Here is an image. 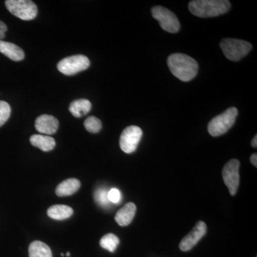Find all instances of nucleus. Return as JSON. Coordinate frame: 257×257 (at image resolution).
I'll return each mask as SVG.
<instances>
[{"mask_svg":"<svg viewBox=\"0 0 257 257\" xmlns=\"http://www.w3.org/2000/svg\"><path fill=\"white\" fill-rule=\"evenodd\" d=\"M0 53L15 62H19L25 58V52L20 47L3 40H0Z\"/></svg>","mask_w":257,"mask_h":257,"instance_id":"obj_13","label":"nucleus"},{"mask_svg":"<svg viewBox=\"0 0 257 257\" xmlns=\"http://www.w3.org/2000/svg\"><path fill=\"white\" fill-rule=\"evenodd\" d=\"M239 161L233 159L229 161L223 168V179L231 196H234L236 194L239 187Z\"/></svg>","mask_w":257,"mask_h":257,"instance_id":"obj_9","label":"nucleus"},{"mask_svg":"<svg viewBox=\"0 0 257 257\" xmlns=\"http://www.w3.org/2000/svg\"><path fill=\"white\" fill-rule=\"evenodd\" d=\"M108 199L111 204H119L121 202V195L119 189H111L108 192Z\"/></svg>","mask_w":257,"mask_h":257,"instance_id":"obj_23","label":"nucleus"},{"mask_svg":"<svg viewBox=\"0 0 257 257\" xmlns=\"http://www.w3.org/2000/svg\"><path fill=\"white\" fill-rule=\"evenodd\" d=\"M137 207L133 202L127 203L115 215V221L121 226H128L133 221Z\"/></svg>","mask_w":257,"mask_h":257,"instance_id":"obj_12","label":"nucleus"},{"mask_svg":"<svg viewBox=\"0 0 257 257\" xmlns=\"http://www.w3.org/2000/svg\"><path fill=\"white\" fill-rule=\"evenodd\" d=\"M61 256H64V253H61Z\"/></svg>","mask_w":257,"mask_h":257,"instance_id":"obj_28","label":"nucleus"},{"mask_svg":"<svg viewBox=\"0 0 257 257\" xmlns=\"http://www.w3.org/2000/svg\"><path fill=\"white\" fill-rule=\"evenodd\" d=\"M30 257H52L50 246L40 241H35L29 246Z\"/></svg>","mask_w":257,"mask_h":257,"instance_id":"obj_18","label":"nucleus"},{"mask_svg":"<svg viewBox=\"0 0 257 257\" xmlns=\"http://www.w3.org/2000/svg\"><path fill=\"white\" fill-rule=\"evenodd\" d=\"M225 57L231 61L241 60L252 49L249 42L237 39H224L220 43Z\"/></svg>","mask_w":257,"mask_h":257,"instance_id":"obj_4","label":"nucleus"},{"mask_svg":"<svg viewBox=\"0 0 257 257\" xmlns=\"http://www.w3.org/2000/svg\"><path fill=\"white\" fill-rule=\"evenodd\" d=\"M90 65V62L86 56L78 55L66 57L57 64V69L61 73L70 76L85 70Z\"/></svg>","mask_w":257,"mask_h":257,"instance_id":"obj_7","label":"nucleus"},{"mask_svg":"<svg viewBox=\"0 0 257 257\" xmlns=\"http://www.w3.org/2000/svg\"><path fill=\"white\" fill-rule=\"evenodd\" d=\"M231 3L227 0H194L189 4V10L199 18H214L227 13Z\"/></svg>","mask_w":257,"mask_h":257,"instance_id":"obj_2","label":"nucleus"},{"mask_svg":"<svg viewBox=\"0 0 257 257\" xmlns=\"http://www.w3.org/2000/svg\"><path fill=\"white\" fill-rule=\"evenodd\" d=\"M30 143L34 147L40 149L43 152H50L55 148V139L50 136L42 135H34L30 138Z\"/></svg>","mask_w":257,"mask_h":257,"instance_id":"obj_15","label":"nucleus"},{"mask_svg":"<svg viewBox=\"0 0 257 257\" xmlns=\"http://www.w3.org/2000/svg\"><path fill=\"white\" fill-rule=\"evenodd\" d=\"M250 161H251V164L255 167H257V155L256 154H253V155H251V157H250Z\"/></svg>","mask_w":257,"mask_h":257,"instance_id":"obj_25","label":"nucleus"},{"mask_svg":"<svg viewBox=\"0 0 257 257\" xmlns=\"http://www.w3.org/2000/svg\"><path fill=\"white\" fill-rule=\"evenodd\" d=\"M84 125L87 131L90 133H98L101 128V121L96 116H89L84 121Z\"/></svg>","mask_w":257,"mask_h":257,"instance_id":"obj_21","label":"nucleus"},{"mask_svg":"<svg viewBox=\"0 0 257 257\" xmlns=\"http://www.w3.org/2000/svg\"><path fill=\"white\" fill-rule=\"evenodd\" d=\"M153 18L160 23L161 28L170 33H177L180 29L178 18L172 11L164 7H154L152 9Z\"/></svg>","mask_w":257,"mask_h":257,"instance_id":"obj_6","label":"nucleus"},{"mask_svg":"<svg viewBox=\"0 0 257 257\" xmlns=\"http://www.w3.org/2000/svg\"><path fill=\"white\" fill-rule=\"evenodd\" d=\"M70 255H71V253H69V252H67V253H66V256H70Z\"/></svg>","mask_w":257,"mask_h":257,"instance_id":"obj_27","label":"nucleus"},{"mask_svg":"<svg viewBox=\"0 0 257 257\" xmlns=\"http://www.w3.org/2000/svg\"><path fill=\"white\" fill-rule=\"evenodd\" d=\"M237 115V109L230 107L222 114L213 118L208 124V132L211 136L219 137L226 133L234 125Z\"/></svg>","mask_w":257,"mask_h":257,"instance_id":"obj_3","label":"nucleus"},{"mask_svg":"<svg viewBox=\"0 0 257 257\" xmlns=\"http://www.w3.org/2000/svg\"><path fill=\"white\" fill-rule=\"evenodd\" d=\"M207 231V225L202 221H198L195 226L179 243V248L182 251H188L203 238Z\"/></svg>","mask_w":257,"mask_h":257,"instance_id":"obj_10","label":"nucleus"},{"mask_svg":"<svg viewBox=\"0 0 257 257\" xmlns=\"http://www.w3.org/2000/svg\"><path fill=\"white\" fill-rule=\"evenodd\" d=\"M119 243V239L114 234H107L101 238L99 244L104 249L108 250L110 252H114Z\"/></svg>","mask_w":257,"mask_h":257,"instance_id":"obj_19","label":"nucleus"},{"mask_svg":"<svg viewBox=\"0 0 257 257\" xmlns=\"http://www.w3.org/2000/svg\"><path fill=\"white\" fill-rule=\"evenodd\" d=\"M167 64L171 72L182 82H189L197 74V61L184 54H172L167 59Z\"/></svg>","mask_w":257,"mask_h":257,"instance_id":"obj_1","label":"nucleus"},{"mask_svg":"<svg viewBox=\"0 0 257 257\" xmlns=\"http://www.w3.org/2000/svg\"><path fill=\"white\" fill-rule=\"evenodd\" d=\"M5 5L12 14L25 21L37 17V5L30 0H7Z\"/></svg>","mask_w":257,"mask_h":257,"instance_id":"obj_5","label":"nucleus"},{"mask_svg":"<svg viewBox=\"0 0 257 257\" xmlns=\"http://www.w3.org/2000/svg\"><path fill=\"white\" fill-rule=\"evenodd\" d=\"M143 135V131L139 126H128L120 136V148L125 153H133L136 151Z\"/></svg>","mask_w":257,"mask_h":257,"instance_id":"obj_8","label":"nucleus"},{"mask_svg":"<svg viewBox=\"0 0 257 257\" xmlns=\"http://www.w3.org/2000/svg\"><path fill=\"white\" fill-rule=\"evenodd\" d=\"M80 187L81 183L78 179H66L57 186L56 194L60 197L72 195L79 190Z\"/></svg>","mask_w":257,"mask_h":257,"instance_id":"obj_14","label":"nucleus"},{"mask_svg":"<svg viewBox=\"0 0 257 257\" xmlns=\"http://www.w3.org/2000/svg\"><path fill=\"white\" fill-rule=\"evenodd\" d=\"M11 114V107L8 102L4 101H0V126L9 119Z\"/></svg>","mask_w":257,"mask_h":257,"instance_id":"obj_22","label":"nucleus"},{"mask_svg":"<svg viewBox=\"0 0 257 257\" xmlns=\"http://www.w3.org/2000/svg\"><path fill=\"white\" fill-rule=\"evenodd\" d=\"M35 128L40 133L53 135L58 130L59 121L51 115H41L35 121Z\"/></svg>","mask_w":257,"mask_h":257,"instance_id":"obj_11","label":"nucleus"},{"mask_svg":"<svg viewBox=\"0 0 257 257\" xmlns=\"http://www.w3.org/2000/svg\"><path fill=\"white\" fill-rule=\"evenodd\" d=\"M251 146L253 147V148H256L257 147V136L254 137L253 138L252 141H251Z\"/></svg>","mask_w":257,"mask_h":257,"instance_id":"obj_26","label":"nucleus"},{"mask_svg":"<svg viewBox=\"0 0 257 257\" xmlns=\"http://www.w3.org/2000/svg\"><path fill=\"white\" fill-rule=\"evenodd\" d=\"M108 192L109 191L105 188L97 189L94 192L95 202L101 207L106 208L110 205L111 202L108 199Z\"/></svg>","mask_w":257,"mask_h":257,"instance_id":"obj_20","label":"nucleus"},{"mask_svg":"<svg viewBox=\"0 0 257 257\" xmlns=\"http://www.w3.org/2000/svg\"><path fill=\"white\" fill-rule=\"evenodd\" d=\"M92 108V104L87 99H78L72 101L69 106V111L75 117L79 118L89 113Z\"/></svg>","mask_w":257,"mask_h":257,"instance_id":"obj_17","label":"nucleus"},{"mask_svg":"<svg viewBox=\"0 0 257 257\" xmlns=\"http://www.w3.org/2000/svg\"><path fill=\"white\" fill-rule=\"evenodd\" d=\"M8 31V27L3 22L0 21V40H3L5 37V32Z\"/></svg>","mask_w":257,"mask_h":257,"instance_id":"obj_24","label":"nucleus"},{"mask_svg":"<svg viewBox=\"0 0 257 257\" xmlns=\"http://www.w3.org/2000/svg\"><path fill=\"white\" fill-rule=\"evenodd\" d=\"M73 212V209L68 206L57 204L49 208L47 215L55 220H64L72 216Z\"/></svg>","mask_w":257,"mask_h":257,"instance_id":"obj_16","label":"nucleus"}]
</instances>
